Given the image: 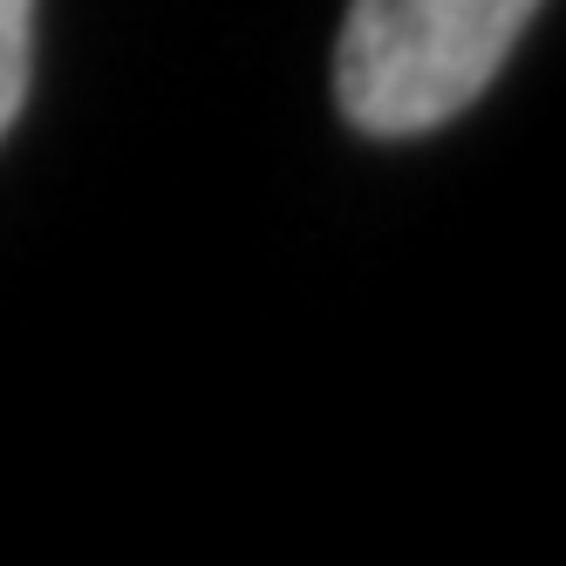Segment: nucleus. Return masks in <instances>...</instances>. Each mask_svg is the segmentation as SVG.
I'll use <instances>...</instances> for the list:
<instances>
[{"mask_svg": "<svg viewBox=\"0 0 566 566\" xmlns=\"http://www.w3.org/2000/svg\"><path fill=\"white\" fill-rule=\"evenodd\" d=\"M539 0H348L335 49V103L369 137H423L518 49Z\"/></svg>", "mask_w": 566, "mask_h": 566, "instance_id": "f257e3e1", "label": "nucleus"}, {"mask_svg": "<svg viewBox=\"0 0 566 566\" xmlns=\"http://www.w3.org/2000/svg\"><path fill=\"white\" fill-rule=\"evenodd\" d=\"M28 83H34V0H0V137L14 130Z\"/></svg>", "mask_w": 566, "mask_h": 566, "instance_id": "f03ea898", "label": "nucleus"}]
</instances>
